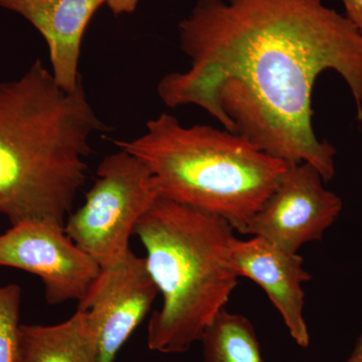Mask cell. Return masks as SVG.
<instances>
[{"label": "cell", "instance_id": "obj_1", "mask_svg": "<svg viewBox=\"0 0 362 362\" xmlns=\"http://www.w3.org/2000/svg\"><path fill=\"white\" fill-rule=\"evenodd\" d=\"M178 33L190 66L157 85L166 106L199 107L264 153L332 180L337 150L314 131L312 93L337 71L362 123V35L345 16L321 0H199Z\"/></svg>", "mask_w": 362, "mask_h": 362}, {"label": "cell", "instance_id": "obj_2", "mask_svg": "<svg viewBox=\"0 0 362 362\" xmlns=\"http://www.w3.org/2000/svg\"><path fill=\"white\" fill-rule=\"evenodd\" d=\"M109 130L83 82L64 90L42 59L0 83V214L11 226L65 228L87 180L90 139Z\"/></svg>", "mask_w": 362, "mask_h": 362}, {"label": "cell", "instance_id": "obj_3", "mask_svg": "<svg viewBox=\"0 0 362 362\" xmlns=\"http://www.w3.org/2000/svg\"><path fill=\"white\" fill-rule=\"evenodd\" d=\"M233 230L221 216L161 197L136 223L162 296L148 323L150 350L187 351L225 309L239 278L228 261Z\"/></svg>", "mask_w": 362, "mask_h": 362}, {"label": "cell", "instance_id": "obj_4", "mask_svg": "<svg viewBox=\"0 0 362 362\" xmlns=\"http://www.w3.org/2000/svg\"><path fill=\"white\" fill-rule=\"evenodd\" d=\"M114 143L147 166L159 197L221 216L240 233L290 164L223 128L187 127L168 113L139 137Z\"/></svg>", "mask_w": 362, "mask_h": 362}, {"label": "cell", "instance_id": "obj_5", "mask_svg": "<svg viewBox=\"0 0 362 362\" xmlns=\"http://www.w3.org/2000/svg\"><path fill=\"white\" fill-rule=\"evenodd\" d=\"M96 176L83 206L66 218L65 233L102 269L130 251L136 223L159 194L147 166L125 150L105 157Z\"/></svg>", "mask_w": 362, "mask_h": 362}, {"label": "cell", "instance_id": "obj_6", "mask_svg": "<svg viewBox=\"0 0 362 362\" xmlns=\"http://www.w3.org/2000/svg\"><path fill=\"white\" fill-rule=\"evenodd\" d=\"M322 181L310 163H290L242 233L263 238L292 254L307 243L320 240L342 211L341 199L326 189Z\"/></svg>", "mask_w": 362, "mask_h": 362}, {"label": "cell", "instance_id": "obj_7", "mask_svg": "<svg viewBox=\"0 0 362 362\" xmlns=\"http://www.w3.org/2000/svg\"><path fill=\"white\" fill-rule=\"evenodd\" d=\"M0 267L37 276L47 304L80 302L101 267L68 237L65 228L42 223L11 226L0 235Z\"/></svg>", "mask_w": 362, "mask_h": 362}, {"label": "cell", "instance_id": "obj_8", "mask_svg": "<svg viewBox=\"0 0 362 362\" xmlns=\"http://www.w3.org/2000/svg\"><path fill=\"white\" fill-rule=\"evenodd\" d=\"M158 294L145 258L131 250L120 261L101 269L78 302V310L87 312L96 329L97 362L115 361Z\"/></svg>", "mask_w": 362, "mask_h": 362}, {"label": "cell", "instance_id": "obj_9", "mask_svg": "<svg viewBox=\"0 0 362 362\" xmlns=\"http://www.w3.org/2000/svg\"><path fill=\"white\" fill-rule=\"evenodd\" d=\"M230 268L238 277H246L263 288L280 312L293 339L301 347L310 341L303 315L302 284L312 277L303 268V259L261 237L249 240L235 238L230 245Z\"/></svg>", "mask_w": 362, "mask_h": 362}, {"label": "cell", "instance_id": "obj_10", "mask_svg": "<svg viewBox=\"0 0 362 362\" xmlns=\"http://www.w3.org/2000/svg\"><path fill=\"white\" fill-rule=\"evenodd\" d=\"M106 0H0V7L35 26L49 47L57 84L73 90L82 83L78 66L90 18Z\"/></svg>", "mask_w": 362, "mask_h": 362}, {"label": "cell", "instance_id": "obj_11", "mask_svg": "<svg viewBox=\"0 0 362 362\" xmlns=\"http://www.w3.org/2000/svg\"><path fill=\"white\" fill-rule=\"evenodd\" d=\"M96 329L78 310L54 325H21L18 362H97Z\"/></svg>", "mask_w": 362, "mask_h": 362}, {"label": "cell", "instance_id": "obj_12", "mask_svg": "<svg viewBox=\"0 0 362 362\" xmlns=\"http://www.w3.org/2000/svg\"><path fill=\"white\" fill-rule=\"evenodd\" d=\"M206 362H262L256 333L246 317L223 309L201 338Z\"/></svg>", "mask_w": 362, "mask_h": 362}, {"label": "cell", "instance_id": "obj_13", "mask_svg": "<svg viewBox=\"0 0 362 362\" xmlns=\"http://www.w3.org/2000/svg\"><path fill=\"white\" fill-rule=\"evenodd\" d=\"M20 286L0 287V362H18L21 347Z\"/></svg>", "mask_w": 362, "mask_h": 362}, {"label": "cell", "instance_id": "obj_14", "mask_svg": "<svg viewBox=\"0 0 362 362\" xmlns=\"http://www.w3.org/2000/svg\"><path fill=\"white\" fill-rule=\"evenodd\" d=\"M345 8V18L362 35V0H341Z\"/></svg>", "mask_w": 362, "mask_h": 362}, {"label": "cell", "instance_id": "obj_15", "mask_svg": "<svg viewBox=\"0 0 362 362\" xmlns=\"http://www.w3.org/2000/svg\"><path fill=\"white\" fill-rule=\"evenodd\" d=\"M140 0H106V6L114 16L134 13Z\"/></svg>", "mask_w": 362, "mask_h": 362}, {"label": "cell", "instance_id": "obj_16", "mask_svg": "<svg viewBox=\"0 0 362 362\" xmlns=\"http://www.w3.org/2000/svg\"><path fill=\"white\" fill-rule=\"evenodd\" d=\"M347 362H362V333L357 338L354 349L352 350Z\"/></svg>", "mask_w": 362, "mask_h": 362}]
</instances>
